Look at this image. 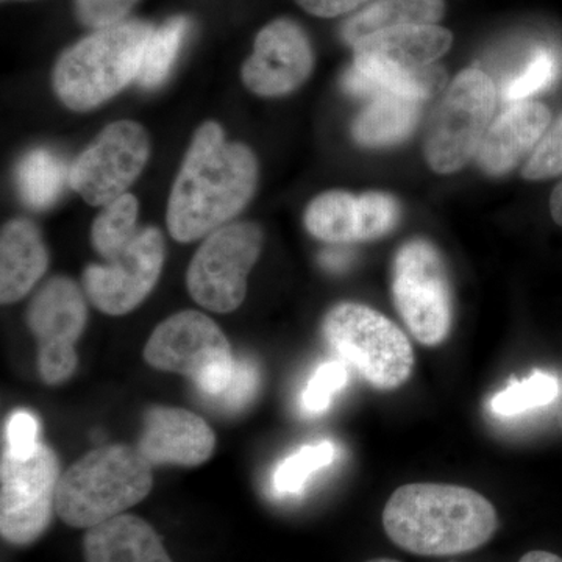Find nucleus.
<instances>
[{
  "instance_id": "f257e3e1",
  "label": "nucleus",
  "mask_w": 562,
  "mask_h": 562,
  "mask_svg": "<svg viewBox=\"0 0 562 562\" xmlns=\"http://www.w3.org/2000/svg\"><path fill=\"white\" fill-rule=\"evenodd\" d=\"M258 162L249 147L227 143L216 122L195 132L171 195L169 233L176 241L192 243L224 227L254 198Z\"/></svg>"
},
{
  "instance_id": "f03ea898",
  "label": "nucleus",
  "mask_w": 562,
  "mask_h": 562,
  "mask_svg": "<svg viewBox=\"0 0 562 562\" xmlns=\"http://www.w3.org/2000/svg\"><path fill=\"white\" fill-rule=\"evenodd\" d=\"M392 542L420 557H452L484 546L497 531L492 503L454 484L413 483L398 487L383 512Z\"/></svg>"
},
{
  "instance_id": "7ed1b4c3",
  "label": "nucleus",
  "mask_w": 562,
  "mask_h": 562,
  "mask_svg": "<svg viewBox=\"0 0 562 562\" xmlns=\"http://www.w3.org/2000/svg\"><path fill=\"white\" fill-rule=\"evenodd\" d=\"M453 44L441 25H403L366 36L353 44V65L342 88L355 98L401 95L425 102L446 85V72L435 65Z\"/></svg>"
},
{
  "instance_id": "20e7f679",
  "label": "nucleus",
  "mask_w": 562,
  "mask_h": 562,
  "mask_svg": "<svg viewBox=\"0 0 562 562\" xmlns=\"http://www.w3.org/2000/svg\"><path fill=\"white\" fill-rule=\"evenodd\" d=\"M151 486V464L138 447L113 443L85 454L63 473L55 512L69 527L91 528L138 505Z\"/></svg>"
},
{
  "instance_id": "39448f33",
  "label": "nucleus",
  "mask_w": 562,
  "mask_h": 562,
  "mask_svg": "<svg viewBox=\"0 0 562 562\" xmlns=\"http://www.w3.org/2000/svg\"><path fill=\"white\" fill-rule=\"evenodd\" d=\"M151 32L147 22L124 21L69 47L54 69L60 101L70 110L88 111L114 98L138 77Z\"/></svg>"
},
{
  "instance_id": "423d86ee",
  "label": "nucleus",
  "mask_w": 562,
  "mask_h": 562,
  "mask_svg": "<svg viewBox=\"0 0 562 562\" xmlns=\"http://www.w3.org/2000/svg\"><path fill=\"white\" fill-rule=\"evenodd\" d=\"M325 341L339 360L379 391L408 382L414 351L408 336L382 313L361 303H339L322 322Z\"/></svg>"
},
{
  "instance_id": "0eeeda50",
  "label": "nucleus",
  "mask_w": 562,
  "mask_h": 562,
  "mask_svg": "<svg viewBox=\"0 0 562 562\" xmlns=\"http://www.w3.org/2000/svg\"><path fill=\"white\" fill-rule=\"evenodd\" d=\"M144 358L158 371L191 379L209 402L227 387L238 362L220 325L191 310L173 314L155 328Z\"/></svg>"
},
{
  "instance_id": "6e6552de",
  "label": "nucleus",
  "mask_w": 562,
  "mask_h": 562,
  "mask_svg": "<svg viewBox=\"0 0 562 562\" xmlns=\"http://www.w3.org/2000/svg\"><path fill=\"white\" fill-rule=\"evenodd\" d=\"M494 81L480 69H464L454 77L432 111L425 133L428 166L438 173H453L479 154L497 103Z\"/></svg>"
},
{
  "instance_id": "1a4fd4ad",
  "label": "nucleus",
  "mask_w": 562,
  "mask_h": 562,
  "mask_svg": "<svg viewBox=\"0 0 562 562\" xmlns=\"http://www.w3.org/2000/svg\"><path fill=\"white\" fill-rule=\"evenodd\" d=\"M392 295L413 338L424 346L446 341L453 322L452 290L441 254L427 239L403 244L392 266Z\"/></svg>"
},
{
  "instance_id": "9d476101",
  "label": "nucleus",
  "mask_w": 562,
  "mask_h": 562,
  "mask_svg": "<svg viewBox=\"0 0 562 562\" xmlns=\"http://www.w3.org/2000/svg\"><path fill=\"white\" fill-rule=\"evenodd\" d=\"M262 243L261 228L251 222H236L210 233L188 269L187 286L191 297L214 313L239 308Z\"/></svg>"
},
{
  "instance_id": "9b49d317",
  "label": "nucleus",
  "mask_w": 562,
  "mask_h": 562,
  "mask_svg": "<svg viewBox=\"0 0 562 562\" xmlns=\"http://www.w3.org/2000/svg\"><path fill=\"white\" fill-rule=\"evenodd\" d=\"M54 450L40 442L29 458L3 449L0 464V532L13 546L35 542L49 527L60 482Z\"/></svg>"
},
{
  "instance_id": "f8f14e48",
  "label": "nucleus",
  "mask_w": 562,
  "mask_h": 562,
  "mask_svg": "<svg viewBox=\"0 0 562 562\" xmlns=\"http://www.w3.org/2000/svg\"><path fill=\"white\" fill-rule=\"evenodd\" d=\"M150 139L138 122H113L99 133L74 165L70 188L92 206H105L127 192L146 168Z\"/></svg>"
},
{
  "instance_id": "ddd939ff",
  "label": "nucleus",
  "mask_w": 562,
  "mask_h": 562,
  "mask_svg": "<svg viewBox=\"0 0 562 562\" xmlns=\"http://www.w3.org/2000/svg\"><path fill=\"white\" fill-rule=\"evenodd\" d=\"M166 244L155 227L140 228L132 243L105 266H88L83 286L95 308L124 316L144 302L160 279Z\"/></svg>"
},
{
  "instance_id": "4468645a",
  "label": "nucleus",
  "mask_w": 562,
  "mask_h": 562,
  "mask_svg": "<svg viewBox=\"0 0 562 562\" xmlns=\"http://www.w3.org/2000/svg\"><path fill=\"white\" fill-rule=\"evenodd\" d=\"M398 217L401 206L386 192L328 191L310 203L305 227L321 241L346 246L383 238L397 227Z\"/></svg>"
},
{
  "instance_id": "2eb2a0df",
  "label": "nucleus",
  "mask_w": 562,
  "mask_h": 562,
  "mask_svg": "<svg viewBox=\"0 0 562 562\" xmlns=\"http://www.w3.org/2000/svg\"><path fill=\"white\" fill-rule=\"evenodd\" d=\"M314 54L305 31L291 20L262 27L254 54L243 65L244 85L262 98H279L297 90L312 74Z\"/></svg>"
},
{
  "instance_id": "dca6fc26",
  "label": "nucleus",
  "mask_w": 562,
  "mask_h": 562,
  "mask_svg": "<svg viewBox=\"0 0 562 562\" xmlns=\"http://www.w3.org/2000/svg\"><path fill=\"white\" fill-rule=\"evenodd\" d=\"M216 435L198 414L154 406L144 416L138 450L151 465L195 468L210 460Z\"/></svg>"
},
{
  "instance_id": "f3484780",
  "label": "nucleus",
  "mask_w": 562,
  "mask_h": 562,
  "mask_svg": "<svg viewBox=\"0 0 562 562\" xmlns=\"http://www.w3.org/2000/svg\"><path fill=\"white\" fill-rule=\"evenodd\" d=\"M552 113L541 102H516L503 111L480 146L476 160L490 176L498 177L512 171L542 139L550 127Z\"/></svg>"
},
{
  "instance_id": "a211bd4d",
  "label": "nucleus",
  "mask_w": 562,
  "mask_h": 562,
  "mask_svg": "<svg viewBox=\"0 0 562 562\" xmlns=\"http://www.w3.org/2000/svg\"><path fill=\"white\" fill-rule=\"evenodd\" d=\"M87 321L83 294L66 277L47 280L29 305V328L38 339L40 349H76Z\"/></svg>"
},
{
  "instance_id": "6ab92c4d",
  "label": "nucleus",
  "mask_w": 562,
  "mask_h": 562,
  "mask_svg": "<svg viewBox=\"0 0 562 562\" xmlns=\"http://www.w3.org/2000/svg\"><path fill=\"white\" fill-rule=\"evenodd\" d=\"M83 554L87 562H172L157 531L131 514L88 528Z\"/></svg>"
},
{
  "instance_id": "aec40b11",
  "label": "nucleus",
  "mask_w": 562,
  "mask_h": 562,
  "mask_svg": "<svg viewBox=\"0 0 562 562\" xmlns=\"http://www.w3.org/2000/svg\"><path fill=\"white\" fill-rule=\"evenodd\" d=\"M49 257L41 233L31 221L7 222L0 235V301L24 299L47 271Z\"/></svg>"
},
{
  "instance_id": "412c9836",
  "label": "nucleus",
  "mask_w": 562,
  "mask_h": 562,
  "mask_svg": "<svg viewBox=\"0 0 562 562\" xmlns=\"http://www.w3.org/2000/svg\"><path fill=\"white\" fill-rule=\"evenodd\" d=\"M420 116V102L401 95H379L358 114L351 133L362 147H390L412 135Z\"/></svg>"
},
{
  "instance_id": "4be33fe9",
  "label": "nucleus",
  "mask_w": 562,
  "mask_h": 562,
  "mask_svg": "<svg viewBox=\"0 0 562 562\" xmlns=\"http://www.w3.org/2000/svg\"><path fill=\"white\" fill-rule=\"evenodd\" d=\"M446 0H373L342 25V38L353 46L373 33L403 25L438 24Z\"/></svg>"
},
{
  "instance_id": "5701e85b",
  "label": "nucleus",
  "mask_w": 562,
  "mask_h": 562,
  "mask_svg": "<svg viewBox=\"0 0 562 562\" xmlns=\"http://www.w3.org/2000/svg\"><path fill=\"white\" fill-rule=\"evenodd\" d=\"M65 165L50 150L29 151L18 166V188L22 201L35 210H44L57 201L65 184Z\"/></svg>"
},
{
  "instance_id": "b1692460",
  "label": "nucleus",
  "mask_w": 562,
  "mask_h": 562,
  "mask_svg": "<svg viewBox=\"0 0 562 562\" xmlns=\"http://www.w3.org/2000/svg\"><path fill=\"white\" fill-rule=\"evenodd\" d=\"M561 387L560 379L553 373L535 371L497 392L491 398V413L501 419L525 416L557 402L561 395Z\"/></svg>"
},
{
  "instance_id": "393cba45",
  "label": "nucleus",
  "mask_w": 562,
  "mask_h": 562,
  "mask_svg": "<svg viewBox=\"0 0 562 562\" xmlns=\"http://www.w3.org/2000/svg\"><path fill=\"white\" fill-rule=\"evenodd\" d=\"M190 20L187 16H173L158 29H154L146 47L136 81L139 87L158 88L168 79L173 63L179 57L181 46L190 32Z\"/></svg>"
},
{
  "instance_id": "a878e982",
  "label": "nucleus",
  "mask_w": 562,
  "mask_h": 562,
  "mask_svg": "<svg viewBox=\"0 0 562 562\" xmlns=\"http://www.w3.org/2000/svg\"><path fill=\"white\" fill-rule=\"evenodd\" d=\"M138 213V199L128 192L103 206L91 228L92 247L103 260H114L135 238Z\"/></svg>"
},
{
  "instance_id": "bb28decb",
  "label": "nucleus",
  "mask_w": 562,
  "mask_h": 562,
  "mask_svg": "<svg viewBox=\"0 0 562 562\" xmlns=\"http://www.w3.org/2000/svg\"><path fill=\"white\" fill-rule=\"evenodd\" d=\"M336 457V447L331 441H322L303 446L297 452L280 462L273 472V490L281 495L301 494L310 479L330 465Z\"/></svg>"
},
{
  "instance_id": "cd10ccee",
  "label": "nucleus",
  "mask_w": 562,
  "mask_h": 562,
  "mask_svg": "<svg viewBox=\"0 0 562 562\" xmlns=\"http://www.w3.org/2000/svg\"><path fill=\"white\" fill-rule=\"evenodd\" d=\"M560 72V61L552 50L541 47L532 54L531 60L522 72L506 81L502 90L505 102H524L536 92L546 90L553 83Z\"/></svg>"
},
{
  "instance_id": "c85d7f7f",
  "label": "nucleus",
  "mask_w": 562,
  "mask_h": 562,
  "mask_svg": "<svg viewBox=\"0 0 562 562\" xmlns=\"http://www.w3.org/2000/svg\"><path fill=\"white\" fill-rule=\"evenodd\" d=\"M349 382V369L339 360L325 361L313 373L303 391L301 403L303 412L322 414L330 408L333 397Z\"/></svg>"
},
{
  "instance_id": "c756f323",
  "label": "nucleus",
  "mask_w": 562,
  "mask_h": 562,
  "mask_svg": "<svg viewBox=\"0 0 562 562\" xmlns=\"http://www.w3.org/2000/svg\"><path fill=\"white\" fill-rule=\"evenodd\" d=\"M562 173V114L554 124H550L536 149L532 150L522 169L527 180L539 181L554 179Z\"/></svg>"
},
{
  "instance_id": "7c9ffc66",
  "label": "nucleus",
  "mask_w": 562,
  "mask_h": 562,
  "mask_svg": "<svg viewBox=\"0 0 562 562\" xmlns=\"http://www.w3.org/2000/svg\"><path fill=\"white\" fill-rule=\"evenodd\" d=\"M258 387H260V372H258L257 364L241 358L236 362L231 383L210 403H213L221 412H243L257 397Z\"/></svg>"
},
{
  "instance_id": "2f4dec72",
  "label": "nucleus",
  "mask_w": 562,
  "mask_h": 562,
  "mask_svg": "<svg viewBox=\"0 0 562 562\" xmlns=\"http://www.w3.org/2000/svg\"><path fill=\"white\" fill-rule=\"evenodd\" d=\"M138 0H74L81 24L94 31L113 27L125 21Z\"/></svg>"
},
{
  "instance_id": "473e14b6",
  "label": "nucleus",
  "mask_w": 562,
  "mask_h": 562,
  "mask_svg": "<svg viewBox=\"0 0 562 562\" xmlns=\"http://www.w3.org/2000/svg\"><path fill=\"white\" fill-rule=\"evenodd\" d=\"M7 447L16 458H29L38 449V420L27 412L11 414L5 428Z\"/></svg>"
},
{
  "instance_id": "72a5a7b5",
  "label": "nucleus",
  "mask_w": 562,
  "mask_h": 562,
  "mask_svg": "<svg viewBox=\"0 0 562 562\" xmlns=\"http://www.w3.org/2000/svg\"><path fill=\"white\" fill-rule=\"evenodd\" d=\"M79 364L76 349H40L38 366L41 379L49 386L65 383Z\"/></svg>"
},
{
  "instance_id": "f704fd0d",
  "label": "nucleus",
  "mask_w": 562,
  "mask_h": 562,
  "mask_svg": "<svg viewBox=\"0 0 562 562\" xmlns=\"http://www.w3.org/2000/svg\"><path fill=\"white\" fill-rule=\"evenodd\" d=\"M306 13L317 18H338L360 9L371 0H294Z\"/></svg>"
},
{
  "instance_id": "c9c22d12",
  "label": "nucleus",
  "mask_w": 562,
  "mask_h": 562,
  "mask_svg": "<svg viewBox=\"0 0 562 562\" xmlns=\"http://www.w3.org/2000/svg\"><path fill=\"white\" fill-rule=\"evenodd\" d=\"M319 260L321 265L324 266L327 271L342 272L346 271L351 265V261H353V251L335 244V247H331V249L322 251Z\"/></svg>"
},
{
  "instance_id": "e433bc0d",
  "label": "nucleus",
  "mask_w": 562,
  "mask_h": 562,
  "mask_svg": "<svg viewBox=\"0 0 562 562\" xmlns=\"http://www.w3.org/2000/svg\"><path fill=\"white\" fill-rule=\"evenodd\" d=\"M550 213H552L553 221L562 227V181L554 188L552 198H550Z\"/></svg>"
},
{
  "instance_id": "4c0bfd02",
  "label": "nucleus",
  "mask_w": 562,
  "mask_h": 562,
  "mask_svg": "<svg viewBox=\"0 0 562 562\" xmlns=\"http://www.w3.org/2000/svg\"><path fill=\"white\" fill-rule=\"evenodd\" d=\"M519 562H562V558L554 553L543 552V550H535V552L524 554Z\"/></svg>"
},
{
  "instance_id": "58836bf2",
  "label": "nucleus",
  "mask_w": 562,
  "mask_h": 562,
  "mask_svg": "<svg viewBox=\"0 0 562 562\" xmlns=\"http://www.w3.org/2000/svg\"><path fill=\"white\" fill-rule=\"evenodd\" d=\"M368 562H398V561L387 560V558H380V560H372V561H368Z\"/></svg>"
},
{
  "instance_id": "ea45409f",
  "label": "nucleus",
  "mask_w": 562,
  "mask_h": 562,
  "mask_svg": "<svg viewBox=\"0 0 562 562\" xmlns=\"http://www.w3.org/2000/svg\"><path fill=\"white\" fill-rule=\"evenodd\" d=\"M2 2H29V0H2Z\"/></svg>"
}]
</instances>
